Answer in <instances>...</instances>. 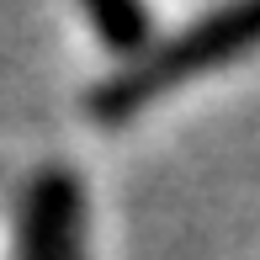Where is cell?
Wrapping results in <instances>:
<instances>
[{
  "label": "cell",
  "mask_w": 260,
  "mask_h": 260,
  "mask_svg": "<svg viewBox=\"0 0 260 260\" xmlns=\"http://www.w3.org/2000/svg\"><path fill=\"white\" fill-rule=\"evenodd\" d=\"M21 260H85V191L64 165L43 170L27 186Z\"/></svg>",
  "instance_id": "7a4b0ae2"
},
{
  "label": "cell",
  "mask_w": 260,
  "mask_h": 260,
  "mask_svg": "<svg viewBox=\"0 0 260 260\" xmlns=\"http://www.w3.org/2000/svg\"><path fill=\"white\" fill-rule=\"evenodd\" d=\"M96 21L101 43L112 53H144L149 48V6L144 0H80Z\"/></svg>",
  "instance_id": "3957f363"
},
{
  "label": "cell",
  "mask_w": 260,
  "mask_h": 260,
  "mask_svg": "<svg viewBox=\"0 0 260 260\" xmlns=\"http://www.w3.org/2000/svg\"><path fill=\"white\" fill-rule=\"evenodd\" d=\"M255 48H260V0H229V6H218L212 16L191 21L186 32H175L170 43L127 58V69L106 75L85 96V106H90L96 122L117 127V122H127V117H138L149 101L170 96V90L191 85L197 75H212V69L234 64V58H244Z\"/></svg>",
  "instance_id": "6da1fadb"
}]
</instances>
